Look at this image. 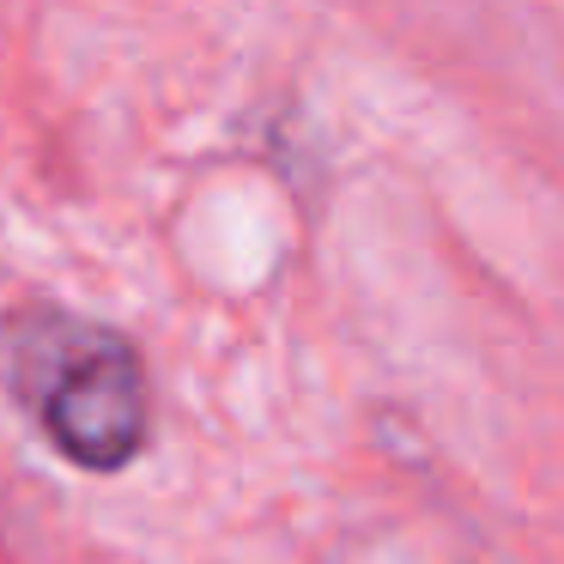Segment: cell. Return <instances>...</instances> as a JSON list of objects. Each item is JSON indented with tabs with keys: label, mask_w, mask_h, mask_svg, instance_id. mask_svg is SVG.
<instances>
[{
	"label": "cell",
	"mask_w": 564,
	"mask_h": 564,
	"mask_svg": "<svg viewBox=\"0 0 564 564\" xmlns=\"http://www.w3.org/2000/svg\"><path fill=\"white\" fill-rule=\"evenodd\" d=\"M25 401L67 462L116 474L140 455L147 437V370L140 352L110 328H67L25 346Z\"/></svg>",
	"instance_id": "1"
}]
</instances>
